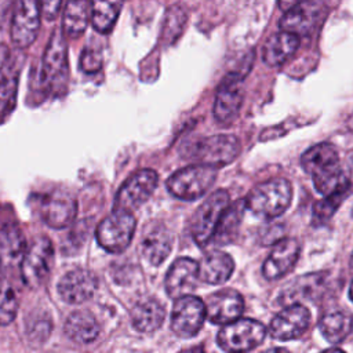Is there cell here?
<instances>
[{
  "instance_id": "obj_13",
  "label": "cell",
  "mask_w": 353,
  "mask_h": 353,
  "mask_svg": "<svg viewBox=\"0 0 353 353\" xmlns=\"http://www.w3.org/2000/svg\"><path fill=\"white\" fill-rule=\"evenodd\" d=\"M40 4L33 0H22L17 4L11 21V40L19 48L29 47L40 29Z\"/></svg>"
},
{
  "instance_id": "obj_17",
  "label": "cell",
  "mask_w": 353,
  "mask_h": 353,
  "mask_svg": "<svg viewBox=\"0 0 353 353\" xmlns=\"http://www.w3.org/2000/svg\"><path fill=\"white\" fill-rule=\"evenodd\" d=\"M98 288L97 276L87 269H73L58 283V294L62 301L79 305L88 301Z\"/></svg>"
},
{
  "instance_id": "obj_16",
  "label": "cell",
  "mask_w": 353,
  "mask_h": 353,
  "mask_svg": "<svg viewBox=\"0 0 353 353\" xmlns=\"http://www.w3.org/2000/svg\"><path fill=\"white\" fill-rule=\"evenodd\" d=\"M310 323V313L303 305L292 303L270 321L269 332L274 339L290 341L301 336Z\"/></svg>"
},
{
  "instance_id": "obj_34",
  "label": "cell",
  "mask_w": 353,
  "mask_h": 353,
  "mask_svg": "<svg viewBox=\"0 0 353 353\" xmlns=\"http://www.w3.org/2000/svg\"><path fill=\"white\" fill-rule=\"evenodd\" d=\"M80 66L87 73H94V72L99 70L101 66H102V57H101V54L98 51H95L94 48H85L81 52Z\"/></svg>"
},
{
  "instance_id": "obj_8",
  "label": "cell",
  "mask_w": 353,
  "mask_h": 353,
  "mask_svg": "<svg viewBox=\"0 0 353 353\" xmlns=\"http://www.w3.org/2000/svg\"><path fill=\"white\" fill-rule=\"evenodd\" d=\"M41 83L48 91L65 88L68 81V47L63 34L55 30L46 47L41 65Z\"/></svg>"
},
{
  "instance_id": "obj_4",
  "label": "cell",
  "mask_w": 353,
  "mask_h": 353,
  "mask_svg": "<svg viewBox=\"0 0 353 353\" xmlns=\"http://www.w3.org/2000/svg\"><path fill=\"white\" fill-rule=\"evenodd\" d=\"M135 225L137 221L132 212L114 208L99 222L95 236L102 248L113 254H120L130 245Z\"/></svg>"
},
{
  "instance_id": "obj_21",
  "label": "cell",
  "mask_w": 353,
  "mask_h": 353,
  "mask_svg": "<svg viewBox=\"0 0 353 353\" xmlns=\"http://www.w3.org/2000/svg\"><path fill=\"white\" fill-rule=\"evenodd\" d=\"M171 234L161 223H153L143 233L141 241V251L150 265L163 263L171 251Z\"/></svg>"
},
{
  "instance_id": "obj_31",
  "label": "cell",
  "mask_w": 353,
  "mask_h": 353,
  "mask_svg": "<svg viewBox=\"0 0 353 353\" xmlns=\"http://www.w3.org/2000/svg\"><path fill=\"white\" fill-rule=\"evenodd\" d=\"M17 87H18V77L17 74L1 70L0 72V119L8 114L14 106L17 99Z\"/></svg>"
},
{
  "instance_id": "obj_11",
  "label": "cell",
  "mask_w": 353,
  "mask_h": 353,
  "mask_svg": "<svg viewBox=\"0 0 353 353\" xmlns=\"http://www.w3.org/2000/svg\"><path fill=\"white\" fill-rule=\"evenodd\" d=\"M205 319L204 302L193 295H188L175 301L171 313V330L182 338L196 335Z\"/></svg>"
},
{
  "instance_id": "obj_40",
  "label": "cell",
  "mask_w": 353,
  "mask_h": 353,
  "mask_svg": "<svg viewBox=\"0 0 353 353\" xmlns=\"http://www.w3.org/2000/svg\"><path fill=\"white\" fill-rule=\"evenodd\" d=\"M349 161H350V164L353 165V153H350V156H349Z\"/></svg>"
},
{
  "instance_id": "obj_37",
  "label": "cell",
  "mask_w": 353,
  "mask_h": 353,
  "mask_svg": "<svg viewBox=\"0 0 353 353\" xmlns=\"http://www.w3.org/2000/svg\"><path fill=\"white\" fill-rule=\"evenodd\" d=\"M265 353H290L288 350H285V349H283V347H274V349H269V350H266Z\"/></svg>"
},
{
  "instance_id": "obj_15",
  "label": "cell",
  "mask_w": 353,
  "mask_h": 353,
  "mask_svg": "<svg viewBox=\"0 0 353 353\" xmlns=\"http://www.w3.org/2000/svg\"><path fill=\"white\" fill-rule=\"evenodd\" d=\"M199 280V263L192 258H178L170 266L164 280L167 295L175 301L188 296Z\"/></svg>"
},
{
  "instance_id": "obj_18",
  "label": "cell",
  "mask_w": 353,
  "mask_h": 353,
  "mask_svg": "<svg viewBox=\"0 0 353 353\" xmlns=\"http://www.w3.org/2000/svg\"><path fill=\"white\" fill-rule=\"evenodd\" d=\"M244 91L240 76H229L219 85L214 101V117L226 124L236 119L241 108Z\"/></svg>"
},
{
  "instance_id": "obj_39",
  "label": "cell",
  "mask_w": 353,
  "mask_h": 353,
  "mask_svg": "<svg viewBox=\"0 0 353 353\" xmlns=\"http://www.w3.org/2000/svg\"><path fill=\"white\" fill-rule=\"evenodd\" d=\"M349 296H350V299L353 301V280H352V283H350V288H349Z\"/></svg>"
},
{
  "instance_id": "obj_33",
  "label": "cell",
  "mask_w": 353,
  "mask_h": 353,
  "mask_svg": "<svg viewBox=\"0 0 353 353\" xmlns=\"http://www.w3.org/2000/svg\"><path fill=\"white\" fill-rule=\"evenodd\" d=\"M343 197L345 194H332V196H325L324 199L316 201L313 204V211H312L313 225L319 226L325 223L335 214Z\"/></svg>"
},
{
  "instance_id": "obj_38",
  "label": "cell",
  "mask_w": 353,
  "mask_h": 353,
  "mask_svg": "<svg viewBox=\"0 0 353 353\" xmlns=\"http://www.w3.org/2000/svg\"><path fill=\"white\" fill-rule=\"evenodd\" d=\"M321 353H345V352H342L341 349L332 347V349H327V350H324V352H321Z\"/></svg>"
},
{
  "instance_id": "obj_25",
  "label": "cell",
  "mask_w": 353,
  "mask_h": 353,
  "mask_svg": "<svg viewBox=\"0 0 353 353\" xmlns=\"http://www.w3.org/2000/svg\"><path fill=\"white\" fill-rule=\"evenodd\" d=\"M165 316L163 305L154 298H145L137 302L131 310V320L135 330L141 332H152L157 330Z\"/></svg>"
},
{
  "instance_id": "obj_29",
  "label": "cell",
  "mask_w": 353,
  "mask_h": 353,
  "mask_svg": "<svg viewBox=\"0 0 353 353\" xmlns=\"http://www.w3.org/2000/svg\"><path fill=\"white\" fill-rule=\"evenodd\" d=\"M91 3L69 1L63 12V32L72 39L79 37L87 28Z\"/></svg>"
},
{
  "instance_id": "obj_36",
  "label": "cell",
  "mask_w": 353,
  "mask_h": 353,
  "mask_svg": "<svg viewBox=\"0 0 353 353\" xmlns=\"http://www.w3.org/2000/svg\"><path fill=\"white\" fill-rule=\"evenodd\" d=\"M179 353H204V349L201 346H194V347H189V349H185Z\"/></svg>"
},
{
  "instance_id": "obj_23",
  "label": "cell",
  "mask_w": 353,
  "mask_h": 353,
  "mask_svg": "<svg viewBox=\"0 0 353 353\" xmlns=\"http://www.w3.org/2000/svg\"><path fill=\"white\" fill-rule=\"evenodd\" d=\"M28 247L21 229L14 223L0 228V265L12 266L21 263Z\"/></svg>"
},
{
  "instance_id": "obj_28",
  "label": "cell",
  "mask_w": 353,
  "mask_h": 353,
  "mask_svg": "<svg viewBox=\"0 0 353 353\" xmlns=\"http://www.w3.org/2000/svg\"><path fill=\"white\" fill-rule=\"evenodd\" d=\"M319 328L328 342L338 343L350 334L353 328V319L346 312H332L321 317Z\"/></svg>"
},
{
  "instance_id": "obj_1",
  "label": "cell",
  "mask_w": 353,
  "mask_h": 353,
  "mask_svg": "<svg viewBox=\"0 0 353 353\" xmlns=\"http://www.w3.org/2000/svg\"><path fill=\"white\" fill-rule=\"evenodd\" d=\"M301 164L307 172L319 193L325 196L346 194L350 181L339 163V154L334 145L323 142L309 148L301 157Z\"/></svg>"
},
{
  "instance_id": "obj_3",
  "label": "cell",
  "mask_w": 353,
  "mask_h": 353,
  "mask_svg": "<svg viewBox=\"0 0 353 353\" xmlns=\"http://www.w3.org/2000/svg\"><path fill=\"white\" fill-rule=\"evenodd\" d=\"M216 179V168L208 165H188L175 171L167 179L168 192L182 200L192 201L207 193Z\"/></svg>"
},
{
  "instance_id": "obj_2",
  "label": "cell",
  "mask_w": 353,
  "mask_h": 353,
  "mask_svg": "<svg viewBox=\"0 0 353 353\" xmlns=\"http://www.w3.org/2000/svg\"><path fill=\"white\" fill-rule=\"evenodd\" d=\"M292 186L285 178H272L256 185L244 199L245 208L262 219L280 216L291 204Z\"/></svg>"
},
{
  "instance_id": "obj_10",
  "label": "cell",
  "mask_w": 353,
  "mask_h": 353,
  "mask_svg": "<svg viewBox=\"0 0 353 353\" xmlns=\"http://www.w3.org/2000/svg\"><path fill=\"white\" fill-rule=\"evenodd\" d=\"M159 183V176L154 170L142 168L134 172L119 189L114 197V208L132 210L141 207L153 194Z\"/></svg>"
},
{
  "instance_id": "obj_22",
  "label": "cell",
  "mask_w": 353,
  "mask_h": 353,
  "mask_svg": "<svg viewBox=\"0 0 353 353\" xmlns=\"http://www.w3.org/2000/svg\"><path fill=\"white\" fill-rule=\"evenodd\" d=\"M233 270L234 262L229 254L212 251L200 261L199 279L208 284H222L229 280Z\"/></svg>"
},
{
  "instance_id": "obj_24",
  "label": "cell",
  "mask_w": 353,
  "mask_h": 353,
  "mask_svg": "<svg viewBox=\"0 0 353 353\" xmlns=\"http://www.w3.org/2000/svg\"><path fill=\"white\" fill-rule=\"evenodd\" d=\"M299 47V39L295 34L285 33V32H279L272 34L262 51V58L263 62L268 66H280L284 63Z\"/></svg>"
},
{
  "instance_id": "obj_35",
  "label": "cell",
  "mask_w": 353,
  "mask_h": 353,
  "mask_svg": "<svg viewBox=\"0 0 353 353\" xmlns=\"http://www.w3.org/2000/svg\"><path fill=\"white\" fill-rule=\"evenodd\" d=\"M41 7V12L47 19H52L57 17L58 10L61 7V1H43L40 4Z\"/></svg>"
},
{
  "instance_id": "obj_27",
  "label": "cell",
  "mask_w": 353,
  "mask_h": 353,
  "mask_svg": "<svg viewBox=\"0 0 353 353\" xmlns=\"http://www.w3.org/2000/svg\"><path fill=\"white\" fill-rule=\"evenodd\" d=\"M244 208H245L244 200H239L230 204L225 211V214L222 215L211 241H215V244L218 245H225L232 243L237 236Z\"/></svg>"
},
{
  "instance_id": "obj_5",
  "label": "cell",
  "mask_w": 353,
  "mask_h": 353,
  "mask_svg": "<svg viewBox=\"0 0 353 353\" xmlns=\"http://www.w3.org/2000/svg\"><path fill=\"white\" fill-rule=\"evenodd\" d=\"M229 205V193L225 189H219L211 193L197 208L192 218V234L200 247L212 240L218 223Z\"/></svg>"
},
{
  "instance_id": "obj_26",
  "label": "cell",
  "mask_w": 353,
  "mask_h": 353,
  "mask_svg": "<svg viewBox=\"0 0 353 353\" xmlns=\"http://www.w3.org/2000/svg\"><path fill=\"white\" fill-rule=\"evenodd\" d=\"M65 334L77 343H88L98 336L99 324L90 312L77 310L66 319Z\"/></svg>"
},
{
  "instance_id": "obj_9",
  "label": "cell",
  "mask_w": 353,
  "mask_h": 353,
  "mask_svg": "<svg viewBox=\"0 0 353 353\" xmlns=\"http://www.w3.org/2000/svg\"><path fill=\"white\" fill-rule=\"evenodd\" d=\"M52 259L54 245L51 240L46 236L36 237L28 247L21 262V274L23 283L30 288L40 287L51 270Z\"/></svg>"
},
{
  "instance_id": "obj_20",
  "label": "cell",
  "mask_w": 353,
  "mask_h": 353,
  "mask_svg": "<svg viewBox=\"0 0 353 353\" xmlns=\"http://www.w3.org/2000/svg\"><path fill=\"white\" fill-rule=\"evenodd\" d=\"M321 11V4L317 1H302L295 3L288 10H285L284 15L280 19L281 32L291 34H305L307 33L314 23L317 22Z\"/></svg>"
},
{
  "instance_id": "obj_41",
  "label": "cell",
  "mask_w": 353,
  "mask_h": 353,
  "mask_svg": "<svg viewBox=\"0 0 353 353\" xmlns=\"http://www.w3.org/2000/svg\"><path fill=\"white\" fill-rule=\"evenodd\" d=\"M350 266L353 268V254H352V256H350Z\"/></svg>"
},
{
  "instance_id": "obj_19",
  "label": "cell",
  "mask_w": 353,
  "mask_h": 353,
  "mask_svg": "<svg viewBox=\"0 0 353 353\" xmlns=\"http://www.w3.org/2000/svg\"><path fill=\"white\" fill-rule=\"evenodd\" d=\"M299 256V243L290 237L277 241L262 265V274L268 280H277L287 274Z\"/></svg>"
},
{
  "instance_id": "obj_14",
  "label": "cell",
  "mask_w": 353,
  "mask_h": 353,
  "mask_svg": "<svg viewBox=\"0 0 353 353\" xmlns=\"http://www.w3.org/2000/svg\"><path fill=\"white\" fill-rule=\"evenodd\" d=\"M205 317L214 323L226 325L239 320L244 310V301L240 292L225 288L211 294L205 301Z\"/></svg>"
},
{
  "instance_id": "obj_6",
  "label": "cell",
  "mask_w": 353,
  "mask_h": 353,
  "mask_svg": "<svg viewBox=\"0 0 353 353\" xmlns=\"http://www.w3.org/2000/svg\"><path fill=\"white\" fill-rule=\"evenodd\" d=\"M265 335L266 330L262 323L252 319H239L219 330L216 342L226 352L243 353L261 345Z\"/></svg>"
},
{
  "instance_id": "obj_30",
  "label": "cell",
  "mask_w": 353,
  "mask_h": 353,
  "mask_svg": "<svg viewBox=\"0 0 353 353\" xmlns=\"http://www.w3.org/2000/svg\"><path fill=\"white\" fill-rule=\"evenodd\" d=\"M123 3L121 1H101L97 0L91 3V22L92 26L101 32V33H108L121 10Z\"/></svg>"
},
{
  "instance_id": "obj_7",
  "label": "cell",
  "mask_w": 353,
  "mask_h": 353,
  "mask_svg": "<svg viewBox=\"0 0 353 353\" xmlns=\"http://www.w3.org/2000/svg\"><path fill=\"white\" fill-rule=\"evenodd\" d=\"M240 149V142L234 135H210L193 145L192 157L199 161L200 165L216 168L232 163L239 156Z\"/></svg>"
},
{
  "instance_id": "obj_32",
  "label": "cell",
  "mask_w": 353,
  "mask_h": 353,
  "mask_svg": "<svg viewBox=\"0 0 353 353\" xmlns=\"http://www.w3.org/2000/svg\"><path fill=\"white\" fill-rule=\"evenodd\" d=\"M18 310V301L14 288L0 274V325L10 324Z\"/></svg>"
},
{
  "instance_id": "obj_12",
  "label": "cell",
  "mask_w": 353,
  "mask_h": 353,
  "mask_svg": "<svg viewBox=\"0 0 353 353\" xmlns=\"http://www.w3.org/2000/svg\"><path fill=\"white\" fill-rule=\"evenodd\" d=\"M39 214L48 226L55 229L66 228L76 218L77 201L68 192L54 190L40 199Z\"/></svg>"
}]
</instances>
